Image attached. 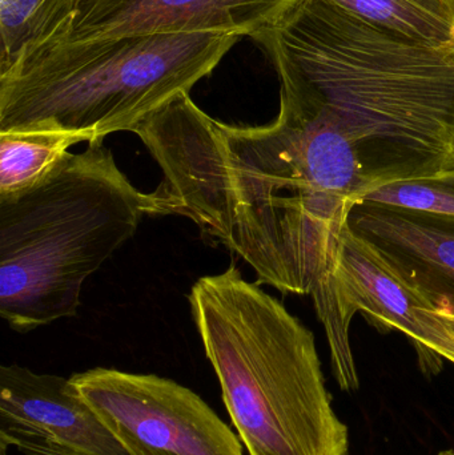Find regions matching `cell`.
<instances>
[{"mask_svg": "<svg viewBox=\"0 0 454 455\" xmlns=\"http://www.w3.org/2000/svg\"><path fill=\"white\" fill-rule=\"evenodd\" d=\"M163 172L151 216H180L237 254L259 285L311 296L317 317L349 215L370 191L346 136L280 93L276 119H213L181 93L133 130Z\"/></svg>", "mask_w": 454, "mask_h": 455, "instance_id": "1", "label": "cell"}, {"mask_svg": "<svg viewBox=\"0 0 454 455\" xmlns=\"http://www.w3.org/2000/svg\"><path fill=\"white\" fill-rule=\"evenodd\" d=\"M280 93L346 136L370 191L454 171V47L412 39L328 0H303L253 37Z\"/></svg>", "mask_w": 454, "mask_h": 455, "instance_id": "2", "label": "cell"}, {"mask_svg": "<svg viewBox=\"0 0 454 455\" xmlns=\"http://www.w3.org/2000/svg\"><path fill=\"white\" fill-rule=\"evenodd\" d=\"M205 355L248 455H346L314 333L235 265L188 296Z\"/></svg>", "mask_w": 454, "mask_h": 455, "instance_id": "3", "label": "cell"}, {"mask_svg": "<svg viewBox=\"0 0 454 455\" xmlns=\"http://www.w3.org/2000/svg\"><path fill=\"white\" fill-rule=\"evenodd\" d=\"M103 140L0 195V315L19 333L76 315L83 283L151 216Z\"/></svg>", "mask_w": 454, "mask_h": 455, "instance_id": "4", "label": "cell"}, {"mask_svg": "<svg viewBox=\"0 0 454 455\" xmlns=\"http://www.w3.org/2000/svg\"><path fill=\"white\" fill-rule=\"evenodd\" d=\"M239 39L154 34L59 43L0 75V132L55 131L84 143L133 132L212 74Z\"/></svg>", "mask_w": 454, "mask_h": 455, "instance_id": "5", "label": "cell"}, {"mask_svg": "<svg viewBox=\"0 0 454 455\" xmlns=\"http://www.w3.org/2000/svg\"><path fill=\"white\" fill-rule=\"evenodd\" d=\"M434 301L408 280L367 238L346 226L330 281V301L320 318L331 350L333 376L343 392L359 389L351 323L357 313L380 331H399L418 353L420 368L437 374L454 365V331Z\"/></svg>", "mask_w": 454, "mask_h": 455, "instance_id": "6", "label": "cell"}, {"mask_svg": "<svg viewBox=\"0 0 454 455\" xmlns=\"http://www.w3.org/2000/svg\"><path fill=\"white\" fill-rule=\"evenodd\" d=\"M69 379L128 455H244L239 435L172 379L107 368Z\"/></svg>", "mask_w": 454, "mask_h": 455, "instance_id": "7", "label": "cell"}, {"mask_svg": "<svg viewBox=\"0 0 454 455\" xmlns=\"http://www.w3.org/2000/svg\"><path fill=\"white\" fill-rule=\"evenodd\" d=\"M27 455H128L71 379L0 368V448Z\"/></svg>", "mask_w": 454, "mask_h": 455, "instance_id": "8", "label": "cell"}, {"mask_svg": "<svg viewBox=\"0 0 454 455\" xmlns=\"http://www.w3.org/2000/svg\"><path fill=\"white\" fill-rule=\"evenodd\" d=\"M303 0H82L68 40L154 34L256 37Z\"/></svg>", "mask_w": 454, "mask_h": 455, "instance_id": "9", "label": "cell"}, {"mask_svg": "<svg viewBox=\"0 0 454 455\" xmlns=\"http://www.w3.org/2000/svg\"><path fill=\"white\" fill-rule=\"evenodd\" d=\"M348 226L384 256L442 312L454 313V223L418 211L360 204Z\"/></svg>", "mask_w": 454, "mask_h": 455, "instance_id": "10", "label": "cell"}, {"mask_svg": "<svg viewBox=\"0 0 454 455\" xmlns=\"http://www.w3.org/2000/svg\"><path fill=\"white\" fill-rule=\"evenodd\" d=\"M82 0H0V75L28 56L67 42Z\"/></svg>", "mask_w": 454, "mask_h": 455, "instance_id": "11", "label": "cell"}, {"mask_svg": "<svg viewBox=\"0 0 454 455\" xmlns=\"http://www.w3.org/2000/svg\"><path fill=\"white\" fill-rule=\"evenodd\" d=\"M376 26L412 39L454 47V0H328Z\"/></svg>", "mask_w": 454, "mask_h": 455, "instance_id": "12", "label": "cell"}, {"mask_svg": "<svg viewBox=\"0 0 454 455\" xmlns=\"http://www.w3.org/2000/svg\"><path fill=\"white\" fill-rule=\"evenodd\" d=\"M79 143L83 139L55 131L0 132V195L28 188Z\"/></svg>", "mask_w": 454, "mask_h": 455, "instance_id": "13", "label": "cell"}, {"mask_svg": "<svg viewBox=\"0 0 454 455\" xmlns=\"http://www.w3.org/2000/svg\"><path fill=\"white\" fill-rule=\"evenodd\" d=\"M360 204L404 208L454 223V171L434 178L412 179L378 187L368 192Z\"/></svg>", "mask_w": 454, "mask_h": 455, "instance_id": "14", "label": "cell"}, {"mask_svg": "<svg viewBox=\"0 0 454 455\" xmlns=\"http://www.w3.org/2000/svg\"><path fill=\"white\" fill-rule=\"evenodd\" d=\"M439 315L442 318V320L445 321V323H448V325H450V328L454 331V313L442 312V310H440Z\"/></svg>", "mask_w": 454, "mask_h": 455, "instance_id": "15", "label": "cell"}, {"mask_svg": "<svg viewBox=\"0 0 454 455\" xmlns=\"http://www.w3.org/2000/svg\"><path fill=\"white\" fill-rule=\"evenodd\" d=\"M439 455H454V451H442V453H440Z\"/></svg>", "mask_w": 454, "mask_h": 455, "instance_id": "16", "label": "cell"}, {"mask_svg": "<svg viewBox=\"0 0 454 455\" xmlns=\"http://www.w3.org/2000/svg\"><path fill=\"white\" fill-rule=\"evenodd\" d=\"M0 455H7V449L0 448Z\"/></svg>", "mask_w": 454, "mask_h": 455, "instance_id": "17", "label": "cell"}]
</instances>
